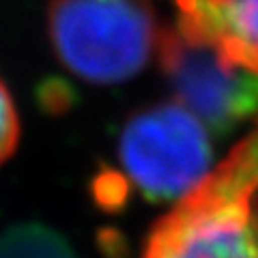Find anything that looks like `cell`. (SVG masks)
Wrapping results in <instances>:
<instances>
[{
    "instance_id": "obj_6",
    "label": "cell",
    "mask_w": 258,
    "mask_h": 258,
    "mask_svg": "<svg viewBox=\"0 0 258 258\" xmlns=\"http://www.w3.org/2000/svg\"><path fill=\"white\" fill-rule=\"evenodd\" d=\"M0 258H78L58 232L43 224H20L0 232Z\"/></svg>"
},
{
    "instance_id": "obj_1",
    "label": "cell",
    "mask_w": 258,
    "mask_h": 258,
    "mask_svg": "<svg viewBox=\"0 0 258 258\" xmlns=\"http://www.w3.org/2000/svg\"><path fill=\"white\" fill-rule=\"evenodd\" d=\"M258 147L243 144L151 230L142 258H258Z\"/></svg>"
},
{
    "instance_id": "obj_5",
    "label": "cell",
    "mask_w": 258,
    "mask_h": 258,
    "mask_svg": "<svg viewBox=\"0 0 258 258\" xmlns=\"http://www.w3.org/2000/svg\"><path fill=\"white\" fill-rule=\"evenodd\" d=\"M176 26L258 71V0H174Z\"/></svg>"
},
{
    "instance_id": "obj_3",
    "label": "cell",
    "mask_w": 258,
    "mask_h": 258,
    "mask_svg": "<svg viewBox=\"0 0 258 258\" xmlns=\"http://www.w3.org/2000/svg\"><path fill=\"white\" fill-rule=\"evenodd\" d=\"M118 161L149 203H179L211 174L209 127L176 99L153 103L125 120Z\"/></svg>"
},
{
    "instance_id": "obj_7",
    "label": "cell",
    "mask_w": 258,
    "mask_h": 258,
    "mask_svg": "<svg viewBox=\"0 0 258 258\" xmlns=\"http://www.w3.org/2000/svg\"><path fill=\"white\" fill-rule=\"evenodd\" d=\"M20 140V118L7 86L0 82V164L13 155Z\"/></svg>"
},
{
    "instance_id": "obj_4",
    "label": "cell",
    "mask_w": 258,
    "mask_h": 258,
    "mask_svg": "<svg viewBox=\"0 0 258 258\" xmlns=\"http://www.w3.org/2000/svg\"><path fill=\"white\" fill-rule=\"evenodd\" d=\"M157 58L174 99L215 134H228L258 114V71L232 60L213 43L174 24L159 32Z\"/></svg>"
},
{
    "instance_id": "obj_2",
    "label": "cell",
    "mask_w": 258,
    "mask_h": 258,
    "mask_svg": "<svg viewBox=\"0 0 258 258\" xmlns=\"http://www.w3.org/2000/svg\"><path fill=\"white\" fill-rule=\"evenodd\" d=\"M151 0H52L47 35L71 74L97 86L132 80L157 50Z\"/></svg>"
}]
</instances>
